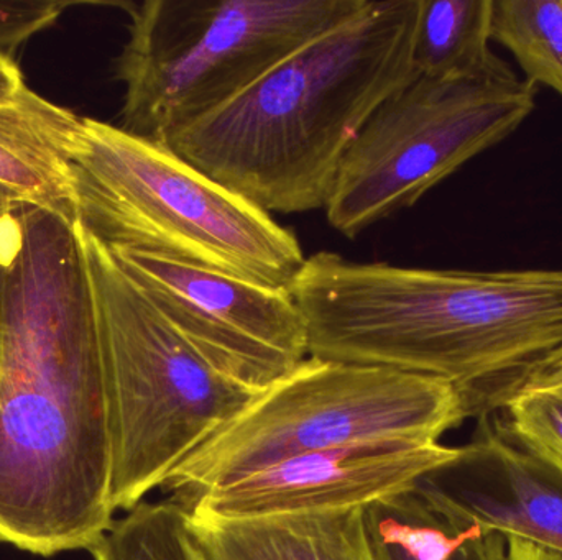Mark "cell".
Segmentation results:
<instances>
[{"instance_id":"obj_1","label":"cell","mask_w":562,"mask_h":560,"mask_svg":"<svg viewBox=\"0 0 562 560\" xmlns=\"http://www.w3.org/2000/svg\"><path fill=\"white\" fill-rule=\"evenodd\" d=\"M20 219L0 265V542L52 558L114 523L108 395L75 226Z\"/></svg>"},{"instance_id":"obj_2","label":"cell","mask_w":562,"mask_h":560,"mask_svg":"<svg viewBox=\"0 0 562 560\" xmlns=\"http://www.w3.org/2000/svg\"><path fill=\"white\" fill-rule=\"evenodd\" d=\"M290 293L310 357L441 378L469 416L562 347V270L403 268L317 252Z\"/></svg>"},{"instance_id":"obj_3","label":"cell","mask_w":562,"mask_h":560,"mask_svg":"<svg viewBox=\"0 0 562 560\" xmlns=\"http://www.w3.org/2000/svg\"><path fill=\"white\" fill-rule=\"evenodd\" d=\"M418 12L419 0H367L167 147L266 213L326 209L363 125L418 76Z\"/></svg>"},{"instance_id":"obj_4","label":"cell","mask_w":562,"mask_h":560,"mask_svg":"<svg viewBox=\"0 0 562 560\" xmlns=\"http://www.w3.org/2000/svg\"><path fill=\"white\" fill-rule=\"evenodd\" d=\"M76 213L105 245L290 289L306 263L290 229L167 145L85 117Z\"/></svg>"},{"instance_id":"obj_5","label":"cell","mask_w":562,"mask_h":560,"mask_svg":"<svg viewBox=\"0 0 562 560\" xmlns=\"http://www.w3.org/2000/svg\"><path fill=\"white\" fill-rule=\"evenodd\" d=\"M101 347L111 433V502L131 512L243 413L252 391L213 367L76 220Z\"/></svg>"},{"instance_id":"obj_6","label":"cell","mask_w":562,"mask_h":560,"mask_svg":"<svg viewBox=\"0 0 562 560\" xmlns=\"http://www.w3.org/2000/svg\"><path fill=\"white\" fill-rule=\"evenodd\" d=\"M367 0H145L114 61L122 130L168 145Z\"/></svg>"},{"instance_id":"obj_7","label":"cell","mask_w":562,"mask_h":560,"mask_svg":"<svg viewBox=\"0 0 562 560\" xmlns=\"http://www.w3.org/2000/svg\"><path fill=\"white\" fill-rule=\"evenodd\" d=\"M469 418L441 378L307 357L201 444L161 489L187 505L303 454L370 441L439 443Z\"/></svg>"},{"instance_id":"obj_8","label":"cell","mask_w":562,"mask_h":560,"mask_svg":"<svg viewBox=\"0 0 562 560\" xmlns=\"http://www.w3.org/2000/svg\"><path fill=\"white\" fill-rule=\"evenodd\" d=\"M538 85L510 66L485 76H416L373 112L347 151L326 216L353 239L415 206L482 151L510 137L537 107Z\"/></svg>"},{"instance_id":"obj_9","label":"cell","mask_w":562,"mask_h":560,"mask_svg":"<svg viewBox=\"0 0 562 560\" xmlns=\"http://www.w3.org/2000/svg\"><path fill=\"white\" fill-rule=\"evenodd\" d=\"M111 250L164 318L236 384L260 393L310 357L306 324L290 289L151 253Z\"/></svg>"},{"instance_id":"obj_10","label":"cell","mask_w":562,"mask_h":560,"mask_svg":"<svg viewBox=\"0 0 562 560\" xmlns=\"http://www.w3.org/2000/svg\"><path fill=\"white\" fill-rule=\"evenodd\" d=\"M458 447L413 441H370L303 454L201 493L190 512L220 518L367 508L412 489Z\"/></svg>"},{"instance_id":"obj_11","label":"cell","mask_w":562,"mask_h":560,"mask_svg":"<svg viewBox=\"0 0 562 560\" xmlns=\"http://www.w3.org/2000/svg\"><path fill=\"white\" fill-rule=\"evenodd\" d=\"M416 485L462 525L562 552V473L528 453L498 421H482L454 459Z\"/></svg>"},{"instance_id":"obj_12","label":"cell","mask_w":562,"mask_h":560,"mask_svg":"<svg viewBox=\"0 0 562 560\" xmlns=\"http://www.w3.org/2000/svg\"><path fill=\"white\" fill-rule=\"evenodd\" d=\"M85 117L23 85L0 101V187L20 204L75 226L71 158Z\"/></svg>"},{"instance_id":"obj_13","label":"cell","mask_w":562,"mask_h":560,"mask_svg":"<svg viewBox=\"0 0 562 560\" xmlns=\"http://www.w3.org/2000/svg\"><path fill=\"white\" fill-rule=\"evenodd\" d=\"M187 512L204 560H375L366 508L256 518Z\"/></svg>"},{"instance_id":"obj_14","label":"cell","mask_w":562,"mask_h":560,"mask_svg":"<svg viewBox=\"0 0 562 560\" xmlns=\"http://www.w3.org/2000/svg\"><path fill=\"white\" fill-rule=\"evenodd\" d=\"M375 560H507V538L449 516L422 487L366 508Z\"/></svg>"},{"instance_id":"obj_15","label":"cell","mask_w":562,"mask_h":560,"mask_svg":"<svg viewBox=\"0 0 562 560\" xmlns=\"http://www.w3.org/2000/svg\"><path fill=\"white\" fill-rule=\"evenodd\" d=\"M495 0H419L413 65L428 78L485 76L508 68L491 49Z\"/></svg>"},{"instance_id":"obj_16","label":"cell","mask_w":562,"mask_h":560,"mask_svg":"<svg viewBox=\"0 0 562 560\" xmlns=\"http://www.w3.org/2000/svg\"><path fill=\"white\" fill-rule=\"evenodd\" d=\"M485 408H498L505 431L562 473V347L498 391L477 414Z\"/></svg>"},{"instance_id":"obj_17","label":"cell","mask_w":562,"mask_h":560,"mask_svg":"<svg viewBox=\"0 0 562 560\" xmlns=\"http://www.w3.org/2000/svg\"><path fill=\"white\" fill-rule=\"evenodd\" d=\"M492 39L515 56L528 82L562 95V0H495Z\"/></svg>"},{"instance_id":"obj_18","label":"cell","mask_w":562,"mask_h":560,"mask_svg":"<svg viewBox=\"0 0 562 560\" xmlns=\"http://www.w3.org/2000/svg\"><path fill=\"white\" fill-rule=\"evenodd\" d=\"M89 551L94 560H204L187 510L170 499L135 506Z\"/></svg>"},{"instance_id":"obj_19","label":"cell","mask_w":562,"mask_h":560,"mask_svg":"<svg viewBox=\"0 0 562 560\" xmlns=\"http://www.w3.org/2000/svg\"><path fill=\"white\" fill-rule=\"evenodd\" d=\"M68 7L55 0H0V55L13 58L32 36L55 25Z\"/></svg>"},{"instance_id":"obj_20","label":"cell","mask_w":562,"mask_h":560,"mask_svg":"<svg viewBox=\"0 0 562 560\" xmlns=\"http://www.w3.org/2000/svg\"><path fill=\"white\" fill-rule=\"evenodd\" d=\"M23 204L0 187V265L19 240Z\"/></svg>"},{"instance_id":"obj_21","label":"cell","mask_w":562,"mask_h":560,"mask_svg":"<svg viewBox=\"0 0 562 560\" xmlns=\"http://www.w3.org/2000/svg\"><path fill=\"white\" fill-rule=\"evenodd\" d=\"M505 538H507V560H562V552L541 548L517 536H505Z\"/></svg>"},{"instance_id":"obj_22","label":"cell","mask_w":562,"mask_h":560,"mask_svg":"<svg viewBox=\"0 0 562 560\" xmlns=\"http://www.w3.org/2000/svg\"><path fill=\"white\" fill-rule=\"evenodd\" d=\"M25 84L15 59L0 55V101L12 99Z\"/></svg>"},{"instance_id":"obj_23","label":"cell","mask_w":562,"mask_h":560,"mask_svg":"<svg viewBox=\"0 0 562 560\" xmlns=\"http://www.w3.org/2000/svg\"><path fill=\"white\" fill-rule=\"evenodd\" d=\"M2 190H3V187H2ZM7 193H9V191H7Z\"/></svg>"}]
</instances>
